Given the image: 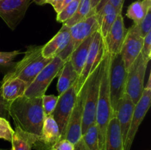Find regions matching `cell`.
Returning <instances> with one entry per match:
<instances>
[{"mask_svg":"<svg viewBox=\"0 0 151 150\" xmlns=\"http://www.w3.org/2000/svg\"><path fill=\"white\" fill-rule=\"evenodd\" d=\"M8 114L15 126L23 131L41 136L44 116L41 97L25 96L9 102Z\"/></svg>","mask_w":151,"mask_h":150,"instance_id":"obj_1","label":"cell"},{"mask_svg":"<svg viewBox=\"0 0 151 150\" xmlns=\"http://www.w3.org/2000/svg\"><path fill=\"white\" fill-rule=\"evenodd\" d=\"M110 62L111 54L106 51L103 58V71L100 78L98 100H97L95 113V124H97L99 132V150L103 146L108 124L114 116L110 101L109 82Z\"/></svg>","mask_w":151,"mask_h":150,"instance_id":"obj_2","label":"cell"},{"mask_svg":"<svg viewBox=\"0 0 151 150\" xmlns=\"http://www.w3.org/2000/svg\"><path fill=\"white\" fill-rule=\"evenodd\" d=\"M41 49L42 46H28L23 58L13 64V68L3 78L17 77L29 85L38 74L52 60V59L43 57Z\"/></svg>","mask_w":151,"mask_h":150,"instance_id":"obj_3","label":"cell"},{"mask_svg":"<svg viewBox=\"0 0 151 150\" xmlns=\"http://www.w3.org/2000/svg\"><path fill=\"white\" fill-rule=\"evenodd\" d=\"M104 58V57H103ZM103 66V59L86 79V88L83 101L82 121V135L88 127L95 123V113L98 100L100 82Z\"/></svg>","mask_w":151,"mask_h":150,"instance_id":"obj_4","label":"cell"},{"mask_svg":"<svg viewBox=\"0 0 151 150\" xmlns=\"http://www.w3.org/2000/svg\"><path fill=\"white\" fill-rule=\"evenodd\" d=\"M126 77L127 71L120 53L111 55L109 82L110 101L114 116L115 114L118 101L125 94Z\"/></svg>","mask_w":151,"mask_h":150,"instance_id":"obj_5","label":"cell"},{"mask_svg":"<svg viewBox=\"0 0 151 150\" xmlns=\"http://www.w3.org/2000/svg\"><path fill=\"white\" fill-rule=\"evenodd\" d=\"M64 63V60L58 55L52 59L28 85L24 96L27 97H41L44 95L53 79L58 75Z\"/></svg>","mask_w":151,"mask_h":150,"instance_id":"obj_6","label":"cell"},{"mask_svg":"<svg viewBox=\"0 0 151 150\" xmlns=\"http://www.w3.org/2000/svg\"><path fill=\"white\" fill-rule=\"evenodd\" d=\"M99 29V24L97 22L95 13L75 24L69 28V41L66 48L58 54L63 60H68L72 51L89 35L94 34Z\"/></svg>","mask_w":151,"mask_h":150,"instance_id":"obj_7","label":"cell"},{"mask_svg":"<svg viewBox=\"0 0 151 150\" xmlns=\"http://www.w3.org/2000/svg\"><path fill=\"white\" fill-rule=\"evenodd\" d=\"M148 63L140 54L127 70L125 94L131 98L134 104H137L145 88V76Z\"/></svg>","mask_w":151,"mask_h":150,"instance_id":"obj_8","label":"cell"},{"mask_svg":"<svg viewBox=\"0 0 151 150\" xmlns=\"http://www.w3.org/2000/svg\"><path fill=\"white\" fill-rule=\"evenodd\" d=\"M151 102V74L150 73L147 83L143 90L141 97L134 106L131 126L124 144V149L131 150L134 140L137 133L139 127L145 117L150 107Z\"/></svg>","mask_w":151,"mask_h":150,"instance_id":"obj_9","label":"cell"},{"mask_svg":"<svg viewBox=\"0 0 151 150\" xmlns=\"http://www.w3.org/2000/svg\"><path fill=\"white\" fill-rule=\"evenodd\" d=\"M106 51L107 50H106L104 39L102 38L101 34L98 29L94 32L93 35L92 41L90 45L89 51H88L85 65H84L82 72L79 75L78 82H77L78 92L80 89L82 88L83 84L85 83L86 80L90 74L101 63Z\"/></svg>","mask_w":151,"mask_h":150,"instance_id":"obj_10","label":"cell"},{"mask_svg":"<svg viewBox=\"0 0 151 150\" xmlns=\"http://www.w3.org/2000/svg\"><path fill=\"white\" fill-rule=\"evenodd\" d=\"M86 80L78 92L77 101L70 115L66 129L60 139H66L75 145L82 137V121L83 113V101Z\"/></svg>","mask_w":151,"mask_h":150,"instance_id":"obj_11","label":"cell"},{"mask_svg":"<svg viewBox=\"0 0 151 150\" xmlns=\"http://www.w3.org/2000/svg\"><path fill=\"white\" fill-rule=\"evenodd\" d=\"M78 91L77 82L69 89L61 94H59L56 107L52 116L56 121L62 135L66 129L68 121L77 101Z\"/></svg>","mask_w":151,"mask_h":150,"instance_id":"obj_12","label":"cell"},{"mask_svg":"<svg viewBox=\"0 0 151 150\" xmlns=\"http://www.w3.org/2000/svg\"><path fill=\"white\" fill-rule=\"evenodd\" d=\"M142 44L143 38L140 34L138 25L134 24L127 29L126 35L120 51L126 71L140 54Z\"/></svg>","mask_w":151,"mask_h":150,"instance_id":"obj_13","label":"cell"},{"mask_svg":"<svg viewBox=\"0 0 151 150\" xmlns=\"http://www.w3.org/2000/svg\"><path fill=\"white\" fill-rule=\"evenodd\" d=\"M32 0H0V17L10 29L14 30L19 24Z\"/></svg>","mask_w":151,"mask_h":150,"instance_id":"obj_14","label":"cell"},{"mask_svg":"<svg viewBox=\"0 0 151 150\" xmlns=\"http://www.w3.org/2000/svg\"><path fill=\"white\" fill-rule=\"evenodd\" d=\"M61 138L60 128L52 115L45 116L41 135L33 148L37 150H50L51 147Z\"/></svg>","mask_w":151,"mask_h":150,"instance_id":"obj_15","label":"cell"},{"mask_svg":"<svg viewBox=\"0 0 151 150\" xmlns=\"http://www.w3.org/2000/svg\"><path fill=\"white\" fill-rule=\"evenodd\" d=\"M126 32L123 16L122 13H119L104 39L106 50L111 55L120 53Z\"/></svg>","mask_w":151,"mask_h":150,"instance_id":"obj_16","label":"cell"},{"mask_svg":"<svg viewBox=\"0 0 151 150\" xmlns=\"http://www.w3.org/2000/svg\"><path fill=\"white\" fill-rule=\"evenodd\" d=\"M135 104L126 94H124L119 100L114 116H116L120 126L123 143L125 144L127 135L131 126L133 113Z\"/></svg>","mask_w":151,"mask_h":150,"instance_id":"obj_17","label":"cell"},{"mask_svg":"<svg viewBox=\"0 0 151 150\" xmlns=\"http://www.w3.org/2000/svg\"><path fill=\"white\" fill-rule=\"evenodd\" d=\"M100 150H125L120 126L116 116H112L108 124L103 146Z\"/></svg>","mask_w":151,"mask_h":150,"instance_id":"obj_18","label":"cell"},{"mask_svg":"<svg viewBox=\"0 0 151 150\" xmlns=\"http://www.w3.org/2000/svg\"><path fill=\"white\" fill-rule=\"evenodd\" d=\"M69 37V29L62 26L58 32L49 42L42 46L41 54L43 57L52 59L58 55L67 46Z\"/></svg>","mask_w":151,"mask_h":150,"instance_id":"obj_19","label":"cell"},{"mask_svg":"<svg viewBox=\"0 0 151 150\" xmlns=\"http://www.w3.org/2000/svg\"><path fill=\"white\" fill-rule=\"evenodd\" d=\"M27 87L24 81L17 77L3 78L0 85L1 96L7 102L23 96Z\"/></svg>","mask_w":151,"mask_h":150,"instance_id":"obj_20","label":"cell"},{"mask_svg":"<svg viewBox=\"0 0 151 150\" xmlns=\"http://www.w3.org/2000/svg\"><path fill=\"white\" fill-rule=\"evenodd\" d=\"M99 24V31L103 39L106 38L118 14L116 9L111 4H106L95 13Z\"/></svg>","mask_w":151,"mask_h":150,"instance_id":"obj_21","label":"cell"},{"mask_svg":"<svg viewBox=\"0 0 151 150\" xmlns=\"http://www.w3.org/2000/svg\"><path fill=\"white\" fill-rule=\"evenodd\" d=\"M58 74L59 77L57 83V90L59 94H63L72 85L78 82L79 77V75L75 71L69 59L65 61Z\"/></svg>","mask_w":151,"mask_h":150,"instance_id":"obj_22","label":"cell"},{"mask_svg":"<svg viewBox=\"0 0 151 150\" xmlns=\"http://www.w3.org/2000/svg\"><path fill=\"white\" fill-rule=\"evenodd\" d=\"M93 35H94V34L87 37L72 51V54H70L69 57L75 71L78 74V75L81 74L84 67V65H85L86 60L87 56H88V51H89L90 45H91V41H92Z\"/></svg>","mask_w":151,"mask_h":150,"instance_id":"obj_23","label":"cell"},{"mask_svg":"<svg viewBox=\"0 0 151 150\" xmlns=\"http://www.w3.org/2000/svg\"><path fill=\"white\" fill-rule=\"evenodd\" d=\"M39 136L23 131L16 126L12 140L11 150H32Z\"/></svg>","mask_w":151,"mask_h":150,"instance_id":"obj_24","label":"cell"},{"mask_svg":"<svg viewBox=\"0 0 151 150\" xmlns=\"http://www.w3.org/2000/svg\"><path fill=\"white\" fill-rule=\"evenodd\" d=\"M151 8V0H137L130 4L126 16L139 25L145 16L148 9Z\"/></svg>","mask_w":151,"mask_h":150,"instance_id":"obj_25","label":"cell"},{"mask_svg":"<svg viewBox=\"0 0 151 150\" xmlns=\"http://www.w3.org/2000/svg\"><path fill=\"white\" fill-rule=\"evenodd\" d=\"M93 13H95V12L91 8V0H80L79 4L75 13L69 20L63 24L62 26L69 29L74 24L83 20Z\"/></svg>","mask_w":151,"mask_h":150,"instance_id":"obj_26","label":"cell"},{"mask_svg":"<svg viewBox=\"0 0 151 150\" xmlns=\"http://www.w3.org/2000/svg\"><path fill=\"white\" fill-rule=\"evenodd\" d=\"M81 141L87 150H99V132L95 123L88 126L82 135Z\"/></svg>","mask_w":151,"mask_h":150,"instance_id":"obj_27","label":"cell"},{"mask_svg":"<svg viewBox=\"0 0 151 150\" xmlns=\"http://www.w3.org/2000/svg\"><path fill=\"white\" fill-rule=\"evenodd\" d=\"M79 2L80 0H73L69 4L65 5L63 9L58 13H57V16H56L57 21L63 24L66 21L69 20L76 11Z\"/></svg>","mask_w":151,"mask_h":150,"instance_id":"obj_28","label":"cell"},{"mask_svg":"<svg viewBox=\"0 0 151 150\" xmlns=\"http://www.w3.org/2000/svg\"><path fill=\"white\" fill-rule=\"evenodd\" d=\"M41 99H42V107L44 116H47L52 114L58 99V96L44 94L41 96Z\"/></svg>","mask_w":151,"mask_h":150,"instance_id":"obj_29","label":"cell"},{"mask_svg":"<svg viewBox=\"0 0 151 150\" xmlns=\"http://www.w3.org/2000/svg\"><path fill=\"white\" fill-rule=\"evenodd\" d=\"M13 132L14 129L11 127V125L7 119L0 117V139L10 142Z\"/></svg>","mask_w":151,"mask_h":150,"instance_id":"obj_30","label":"cell"},{"mask_svg":"<svg viewBox=\"0 0 151 150\" xmlns=\"http://www.w3.org/2000/svg\"><path fill=\"white\" fill-rule=\"evenodd\" d=\"M21 53L22 52L18 50L13 51H0V66L8 67L13 66V60Z\"/></svg>","mask_w":151,"mask_h":150,"instance_id":"obj_31","label":"cell"},{"mask_svg":"<svg viewBox=\"0 0 151 150\" xmlns=\"http://www.w3.org/2000/svg\"><path fill=\"white\" fill-rule=\"evenodd\" d=\"M138 26L142 38L145 37L148 32H151V8L148 9Z\"/></svg>","mask_w":151,"mask_h":150,"instance_id":"obj_32","label":"cell"},{"mask_svg":"<svg viewBox=\"0 0 151 150\" xmlns=\"http://www.w3.org/2000/svg\"><path fill=\"white\" fill-rule=\"evenodd\" d=\"M140 54L145 60L150 62L151 59V32H148L147 35L143 38L142 48Z\"/></svg>","mask_w":151,"mask_h":150,"instance_id":"obj_33","label":"cell"},{"mask_svg":"<svg viewBox=\"0 0 151 150\" xmlns=\"http://www.w3.org/2000/svg\"><path fill=\"white\" fill-rule=\"evenodd\" d=\"M124 1H125V0H101V1L99 2V4L97 5V7H95V9H94V12H95L96 13L97 12H98L105 4L109 3V4H111V5L116 9V10L117 11L118 13H122Z\"/></svg>","mask_w":151,"mask_h":150,"instance_id":"obj_34","label":"cell"},{"mask_svg":"<svg viewBox=\"0 0 151 150\" xmlns=\"http://www.w3.org/2000/svg\"><path fill=\"white\" fill-rule=\"evenodd\" d=\"M75 145L66 139H60L51 147L50 150H74Z\"/></svg>","mask_w":151,"mask_h":150,"instance_id":"obj_35","label":"cell"},{"mask_svg":"<svg viewBox=\"0 0 151 150\" xmlns=\"http://www.w3.org/2000/svg\"><path fill=\"white\" fill-rule=\"evenodd\" d=\"M8 104L9 102L6 101L3 99L1 94V88H0V117L7 119L8 118Z\"/></svg>","mask_w":151,"mask_h":150,"instance_id":"obj_36","label":"cell"},{"mask_svg":"<svg viewBox=\"0 0 151 150\" xmlns=\"http://www.w3.org/2000/svg\"><path fill=\"white\" fill-rule=\"evenodd\" d=\"M46 4H51L56 13H58L64 7L65 0H47Z\"/></svg>","mask_w":151,"mask_h":150,"instance_id":"obj_37","label":"cell"},{"mask_svg":"<svg viewBox=\"0 0 151 150\" xmlns=\"http://www.w3.org/2000/svg\"><path fill=\"white\" fill-rule=\"evenodd\" d=\"M74 150H87V149H86V147L84 146L83 144L82 141H81V139L75 145V149Z\"/></svg>","mask_w":151,"mask_h":150,"instance_id":"obj_38","label":"cell"},{"mask_svg":"<svg viewBox=\"0 0 151 150\" xmlns=\"http://www.w3.org/2000/svg\"><path fill=\"white\" fill-rule=\"evenodd\" d=\"M100 1H101V0H91V4L92 10H94L95 7H97V5L99 4V2H100Z\"/></svg>","mask_w":151,"mask_h":150,"instance_id":"obj_39","label":"cell"},{"mask_svg":"<svg viewBox=\"0 0 151 150\" xmlns=\"http://www.w3.org/2000/svg\"><path fill=\"white\" fill-rule=\"evenodd\" d=\"M32 1H33L35 4H38V5H43V4H46L47 0H32Z\"/></svg>","mask_w":151,"mask_h":150,"instance_id":"obj_40","label":"cell"},{"mask_svg":"<svg viewBox=\"0 0 151 150\" xmlns=\"http://www.w3.org/2000/svg\"><path fill=\"white\" fill-rule=\"evenodd\" d=\"M72 1H73V0H65V4H64V6L66 5L67 4H69V2H71Z\"/></svg>","mask_w":151,"mask_h":150,"instance_id":"obj_41","label":"cell"},{"mask_svg":"<svg viewBox=\"0 0 151 150\" xmlns=\"http://www.w3.org/2000/svg\"><path fill=\"white\" fill-rule=\"evenodd\" d=\"M0 150H3V149H0Z\"/></svg>","mask_w":151,"mask_h":150,"instance_id":"obj_42","label":"cell"}]
</instances>
